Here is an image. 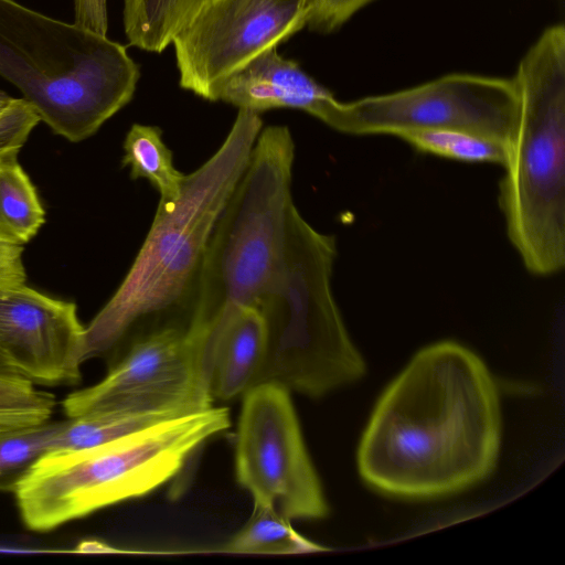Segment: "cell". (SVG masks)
Masks as SVG:
<instances>
[{
  "mask_svg": "<svg viewBox=\"0 0 565 565\" xmlns=\"http://www.w3.org/2000/svg\"><path fill=\"white\" fill-rule=\"evenodd\" d=\"M0 373H9L8 371H6L1 365H0Z\"/></svg>",
  "mask_w": 565,
  "mask_h": 565,
  "instance_id": "26",
  "label": "cell"
},
{
  "mask_svg": "<svg viewBox=\"0 0 565 565\" xmlns=\"http://www.w3.org/2000/svg\"><path fill=\"white\" fill-rule=\"evenodd\" d=\"M22 252V245L0 239V287L26 281Z\"/></svg>",
  "mask_w": 565,
  "mask_h": 565,
  "instance_id": "25",
  "label": "cell"
},
{
  "mask_svg": "<svg viewBox=\"0 0 565 565\" xmlns=\"http://www.w3.org/2000/svg\"><path fill=\"white\" fill-rule=\"evenodd\" d=\"M74 24L107 35V0H74Z\"/></svg>",
  "mask_w": 565,
  "mask_h": 565,
  "instance_id": "24",
  "label": "cell"
},
{
  "mask_svg": "<svg viewBox=\"0 0 565 565\" xmlns=\"http://www.w3.org/2000/svg\"><path fill=\"white\" fill-rule=\"evenodd\" d=\"M175 416L180 415L102 412L68 417L67 420L58 422L50 451L95 447Z\"/></svg>",
  "mask_w": 565,
  "mask_h": 565,
  "instance_id": "17",
  "label": "cell"
},
{
  "mask_svg": "<svg viewBox=\"0 0 565 565\" xmlns=\"http://www.w3.org/2000/svg\"><path fill=\"white\" fill-rule=\"evenodd\" d=\"M225 407L175 416L90 448L49 451L14 491L23 523L46 532L103 508L146 495L230 427Z\"/></svg>",
  "mask_w": 565,
  "mask_h": 565,
  "instance_id": "5",
  "label": "cell"
},
{
  "mask_svg": "<svg viewBox=\"0 0 565 565\" xmlns=\"http://www.w3.org/2000/svg\"><path fill=\"white\" fill-rule=\"evenodd\" d=\"M262 129L260 114L238 109L216 152L185 174L179 199L159 203L130 269L85 327L84 362L115 348L147 320L178 312L189 318L211 234Z\"/></svg>",
  "mask_w": 565,
  "mask_h": 565,
  "instance_id": "2",
  "label": "cell"
},
{
  "mask_svg": "<svg viewBox=\"0 0 565 565\" xmlns=\"http://www.w3.org/2000/svg\"><path fill=\"white\" fill-rule=\"evenodd\" d=\"M45 222V211L18 153L0 157V239L23 245Z\"/></svg>",
  "mask_w": 565,
  "mask_h": 565,
  "instance_id": "15",
  "label": "cell"
},
{
  "mask_svg": "<svg viewBox=\"0 0 565 565\" xmlns=\"http://www.w3.org/2000/svg\"><path fill=\"white\" fill-rule=\"evenodd\" d=\"M309 0H210L172 41L179 84L217 102L225 82L307 24Z\"/></svg>",
  "mask_w": 565,
  "mask_h": 565,
  "instance_id": "10",
  "label": "cell"
},
{
  "mask_svg": "<svg viewBox=\"0 0 565 565\" xmlns=\"http://www.w3.org/2000/svg\"><path fill=\"white\" fill-rule=\"evenodd\" d=\"M518 114L513 78L451 73L394 93L337 100L324 124L356 136L458 130L510 148Z\"/></svg>",
  "mask_w": 565,
  "mask_h": 565,
  "instance_id": "8",
  "label": "cell"
},
{
  "mask_svg": "<svg viewBox=\"0 0 565 565\" xmlns=\"http://www.w3.org/2000/svg\"><path fill=\"white\" fill-rule=\"evenodd\" d=\"M40 121L36 111L24 98L2 94L0 96V157L19 153Z\"/></svg>",
  "mask_w": 565,
  "mask_h": 565,
  "instance_id": "22",
  "label": "cell"
},
{
  "mask_svg": "<svg viewBox=\"0 0 565 565\" xmlns=\"http://www.w3.org/2000/svg\"><path fill=\"white\" fill-rule=\"evenodd\" d=\"M122 166L130 178L147 179L160 193V204H172L181 195L185 174L175 169L172 151L156 126L134 124L124 141Z\"/></svg>",
  "mask_w": 565,
  "mask_h": 565,
  "instance_id": "16",
  "label": "cell"
},
{
  "mask_svg": "<svg viewBox=\"0 0 565 565\" xmlns=\"http://www.w3.org/2000/svg\"><path fill=\"white\" fill-rule=\"evenodd\" d=\"M235 473L254 505L289 521L323 519L329 513L290 391L278 383L256 384L243 395Z\"/></svg>",
  "mask_w": 565,
  "mask_h": 565,
  "instance_id": "9",
  "label": "cell"
},
{
  "mask_svg": "<svg viewBox=\"0 0 565 565\" xmlns=\"http://www.w3.org/2000/svg\"><path fill=\"white\" fill-rule=\"evenodd\" d=\"M0 76L54 134L78 142L131 100L140 71L107 35L0 0Z\"/></svg>",
  "mask_w": 565,
  "mask_h": 565,
  "instance_id": "3",
  "label": "cell"
},
{
  "mask_svg": "<svg viewBox=\"0 0 565 565\" xmlns=\"http://www.w3.org/2000/svg\"><path fill=\"white\" fill-rule=\"evenodd\" d=\"M335 256L334 236L313 228L296 206L285 264L253 305L268 335L259 383L320 397L364 375L332 292Z\"/></svg>",
  "mask_w": 565,
  "mask_h": 565,
  "instance_id": "6",
  "label": "cell"
},
{
  "mask_svg": "<svg viewBox=\"0 0 565 565\" xmlns=\"http://www.w3.org/2000/svg\"><path fill=\"white\" fill-rule=\"evenodd\" d=\"M218 100L258 114L274 108L299 109L324 122L338 99L297 62L279 55L275 46L231 76Z\"/></svg>",
  "mask_w": 565,
  "mask_h": 565,
  "instance_id": "12",
  "label": "cell"
},
{
  "mask_svg": "<svg viewBox=\"0 0 565 565\" xmlns=\"http://www.w3.org/2000/svg\"><path fill=\"white\" fill-rule=\"evenodd\" d=\"M209 326L190 319L141 329L97 384L63 401L68 417L89 413L184 415L213 406Z\"/></svg>",
  "mask_w": 565,
  "mask_h": 565,
  "instance_id": "7",
  "label": "cell"
},
{
  "mask_svg": "<svg viewBox=\"0 0 565 565\" xmlns=\"http://www.w3.org/2000/svg\"><path fill=\"white\" fill-rule=\"evenodd\" d=\"M211 344V394L231 401L259 383L268 353L262 313L246 305H227L207 323Z\"/></svg>",
  "mask_w": 565,
  "mask_h": 565,
  "instance_id": "13",
  "label": "cell"
},
{
  "mask_svg": "<svg viewBox=\"0 0 565 565\" xmlns=\"http://www.w3.org/2000/svg\"><path fill=\"white\" fill-rule=\"evenodd\" d=\"M58 422L0 435V491L14 492L36 461L51 450Z\"/></svg>",
  "mask_w": 565,
  "mask_h": 565,
  "instance_id": "21",
  "label": "cell"
},
{
  "mask_svg": "<svg viewBox=\"0 0 565 565\" xmlns=\"http://www.w3.org/2000/svg\"><path fill=\"white\" fill-rule=\"evenodd\" d=\"M519 98L499 205L525 268L548 276L565 264V28H546L512 77Z\"/></svg>",
  "mask_w": 565,
  "mask_h": 565,
  "instance_id": "4",
  "label": "cell"
},
{
  "mask_svg": "<svg viewBox=\"0 0 565 565\" xmlns=\"http://www.w3.org/2000/svg\"><path fill=\"white\" fill-rule=\"evenodd\" d=\"M371 1L309 0L306 26L321 33L333 32Z\"/></svg>",
  "mask_w": 565,
  "mask_h": 565,
  "instance_id": "23",
  "label": "cell"
},
{
  "mask_svg": "<svg viewBox=\"0 0 565 565\" xmlns=\"http://www.w3.org/2000/svg\"><path fill=\"white\" fill-rule=\"evenodd\" d=\"M419 152L470 163L508 162L509 148L498 141L458 130H412L397 136Z\"/></svg>",
  "mask_w": 565,
  "mask_h": 565,
  "instance_id": "19",
  "label": "cell"
},
{
  "mask_svg": "<svg viewBox=\"0 0 565 565\" xmlns=\"http://www.w3.org/2000/svg\"><path fill=\"white\" fill-rule=\"evenodd\" d=\"M54 395L11 373H0V435L34 427L50 420Z\"/></svg>",
  "mask_w": 565,
  "mask_h": 565,
  "instance_id": "20",
  "label": "cell"
},
{
  "mask_svg": "<svg viewBox=\"0 0 565 565\" xmlns=\"http://www.w3.org/2000/svg\"><path fill=\"white\" fill-rule=\"evenodd\" d=\"M85 327L74 302L24 284L0 287V365L34 384L81 380Z\"/></svg>",
  "mask_w": 565,
  "mask_h": 565,
  "instance_id": "11",
  "label": "cell"
},
{
  "mask_svg": "<svg viewBox=\"0 0 565 565\" xmlns=\"http://www.w3.org/2000/svg\"><path fill=\"white\" fill-rule=\"evenodd\" d=\"M501 444L495 381L451 340L419 350L379 398L358 448L362 479L384 494L436 499L478 484Z\"/></svg>",
  "mask_w": 565,
  "mask_h": 565,
  "instance_id": "1",
  "label": "cell"
},
{
  "mask_svg": "<svg viewBox=\"0 0 565 565\" xmlns=\"http://www.w3.org/2000/svg\"><path fill=\"white\" fill-rule=\"evenodd\" d=\"M210 0H124L122 22L130 45L161 53Z\"/></svg>",
  "mask_w": 565,
  "mask_h": 565,
  "instance_id": "14",
  "label": "cell"
},
{
  "mask_svg": "<svg viewBox=\"0 0 565 565\" xmlns=\"http://www.w3.org/2000/svg\"><path fill=\"white\" fill-rule=\"evenodd\" d=\"M324 548L300 535L290 521L254 505L245 526L224 546V552L244 554H298Z\"/></svg>",
  "mask_w": 565,
  "mask_h": 565,
  "instance_id": "18",
  "label": "cell"
},
{
  "mask_svg": "<svg viewBox=\"0 0 565 565\" xmlns=\"http://www.w3.org/2000/svg\"><path fill=\"white\" fill-rule=\"evenodd\" d=\"M2 94H3V93H2V92H0V96H1Z\"/></svg>",
  "mask_w": 565,
  "mask_h": 565,
  "instance_id": "27",
  "label": "cell"
}]
</instances>
